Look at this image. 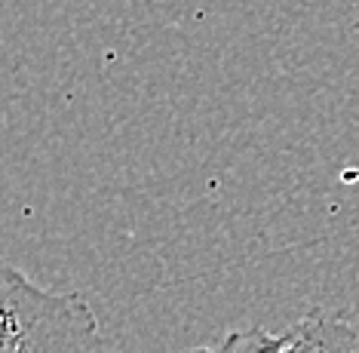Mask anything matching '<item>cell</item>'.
<instances>
[{"label": "cell", "instance_id": "cell-1", "mask_svg": "<svg viewBox=\"0 0 359 353\" xmlns=\"http://www.w3.org/2000/svg\"><path fill=\"white\" fill-rule=\"evenodd\" d=\"M99 317L77 292H55L0 261V353H95Z\"/></svg>", "mask_w": 359, "mask_h": 353}, {"label": "cell", "instance_id": "cell-2", "mask_svg": "<svg viewBox=\"0 0 359 353\" xmlns=\"http://www.w3.org/2000/svg\"><path fill=\"white\" fill-rule=\"evenodd\" d=\"M285 353H359V317L313 310L289 332Z\"/></svg>", "mask_w": 359, "mask_h": 353}, {"label": "cell", "instance_id": "cell-3", "mask_svg": "<svg viewBox=\"0 0 359 353\" xmlns=\"http://www.w3.org/2000/svg\"><path fill=\"white\" fill-rule=\"evenodd\" d=\"M285 344H289L285 332L273 335L261 326H252V329L231 332L222 341V347H197L191 353H285Z\"/></svg>", "mask_w": 359, "mask_h": 353}]
</instances>
